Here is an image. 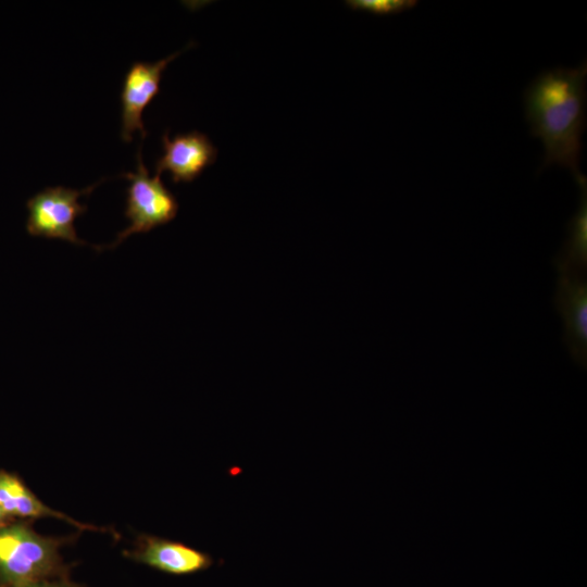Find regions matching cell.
I'll return each instance as SVG.
<instances>
[{
	"label": "cell",
	"instance_id": "obj_1",
	"mask_svg": "<svg viewBox=\"0 0 587 587\" xmlns=\"http://www.w3.org/2000/svg\"><path fill=\"white\" fill-rule=\"evenodd\" d=\"M587 62L538 74L525 88V118L545 149L539 171L560 165L579 176L582 137L586 126Z\"/></svg>",
	"mask_w": 587,
	"mask_h": 587
},
{
	"label": "cell",
	"instance_id": "obj_13",
	"mask_svg": "<svg viewBox=\"0 0 587 587\" xmlns=\"http://www.w3.org/2000/svg\"><path fill=\"white\" fill-rule=\"evenodd\" d=\"M11 517L0 508V525L10 522Z\"/></svg>",
	"mask_w": 587,
	"mask_h": 587
},
{
	"label": "cell",
	"instance_id": "obj_10",
	"mask_svg": "<svg viewBox=\"0 0 587 587\" xmlns=\"http://www.w3.org/2000/svg\"><path fill=\"white\" fill-rule=\"evenodd\" d=\"M579 188L576 212L567 223V238L554 259L559 273L586 274L587 267V179L584 174L575 178Z\"/></svg>",
	"mask_w": 587,
	"mask_h": 587
},
{
	"label": "cell",
	"instance_id": "obj_12",
	"mask_svg": "<svg viewBox=\"0 0 587 587\" xmlns=\"http://www.w3.org/2000/svg\"><path fill=\"white\" fill-rule=\"evenodd\" d=\"M0 587H83V586L72 582L67 575V576H62V577H57V578L26 583L22 585L0 586Z\"/></svg>",
	"mask_w": 587,
	"mask_h": 587
},
{
	"label": "cell",
	"instance_id": "obj_11",
	"mask_svg": "<svg viewBox=\"0 0 587 587\" xmlns=\"http://www.w3.org/2000/svg\"><path fill=\"white\" fill-rule=\"evenodd\" d=\"M415 0H349L346 4L352 10L365 11L376 15L398 14L416 7Z\"/></svg>",
	"mask_w": 587,
	"mask_h": 587
},
{
	"label": "cell",
	"instance_id": "obj_3",
	"mask_svg": "<svg viewBox=\"0 0 587 587\" xmlns=\"http://www.w3.org/2000/svg\"><path fill=\"white\" fill-rule=\"evenodd\" d=\"M137 172L122 173L129 180L127 187L125 216L129 226L120 232L116 239L107 246H93L97 250L113 249L128 236L147 233L160 225L171 222L177 214L178 203L174 195L164 186L160 175L149 176L141 158L139 147L137 153Z\"/></svg>",
	"mask_w": 587,
	"mask_h": 587
},
{
	"label": "cell",
	"instance_id": "obj_6",
	"mask_svg": "<svg viewBox=\"0 0 587 587\" xmlns=\"http://www.w3.org/2000/svg\"><path fill=\"white\" fill-rule=\"evenodd\" d=\"M125 554L138 563L175 576L197 574L214 564L210 553L180 541L151 535L141 536L137 548Z\"/></svg>",
	"mask_w": 587,
	"mask_h": 587
},
{
	"label": "cell",
	"instance_id": "obj_4",
	"mask_svg": "<svg viewBox=\"0 0 587 587\" xmlns=\"http://www.w3.org/2000/svg\"><path fill=\"white\" fill-rule=\"evenodd\" d=\"M104 179L87 188L76 190L62 186L47 187L26 202L28 216L27 233L32 236L58 238L75 245H88L82 240L74 226L75 220L87 211V205L78 202L83 195H89Z\"/></svg>",
	"mask_w": 587,
	"mask_h": 587
},
{
	"label": "cell",
	"instance_id": "obj_2",
	"mask_svg": "<svg viewBox=\"0 0 587 587\" xmlns=\"http://www.w3.org/2000/svg\"><path fill=\"white\" fill-rule=\"evenodd\" d=\"M64 542L37 534L26 522L0 525V586L67 576L60 554Z\"/></svg>",
	"mask_w": 587,
	"mask_h": 587
},
{
	"label": "cell",
	"instance_id": "obj_7",
	"mask_svg": "<svg viewBox=\"0 0 587 587\" xmlns=\"http://www.w3.org/2000/svg\"><path fill=\"white\" fill-rule=\"evenodd\" d=\"M162 142L164 153L155 162V172L161 175L167 171L175 184L192 182L216 160L217 149L205 134L198 130L179 134L172 139L165 132Z\"/></svg>",
	"mask_w": 587,
	"mask_h": 587
},
{
	"label": "cell",
	"instance_id": "obj_9",
	"mask_svg": "<svg viewBox=\"0 0 587 587\" xmlns=\"http://www.w3.org/2000/svg\"><path fill=\"white\" fill-rule=\"evenodd\" d=\"M0 508L11 519L57 517L79 529L96 528L48 507L17 476L5 471H0Z\"/></svg>",
	"mask_w": 587,
	"mask_h": 587
},
{
	"label": "cell",
	"instance_id": "obj_5",
	"mask_svg": "<svg viewBox=\"0 0 587 587\" xmlns=\"http://www.w3.org/2000/svg\"><path fill=\"white\" fill-rule=\"evenodd\" d=\"M184 50L153 63L138 61L130 65L124 76L121 91V138L123 141L130 142L135 130L140 132L142 139L146 137L147 130L142 122V112L158 95L163 72L167 64Z\"/></svg>",
	"mask_w": 587,
	"mask_h": 587
},
{
	"label": "cell",
	"instance_id": "obj_8",
	"mask_svg": "<svg viewBox=\"0 0 587 587\" xmlns=\"http://www.w3.org/2000/svg\"><path fill=\"white\" fill-rule=\"evenodd\" d=\"M554 304L564 321V344L580 365L587 360V283L585 274L559 273Z\"/></svg>",
	"mask_w": 587,
	"mask_h": 587
}]
</instances>
